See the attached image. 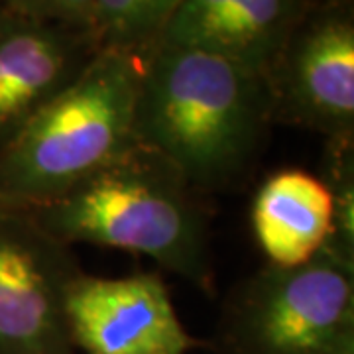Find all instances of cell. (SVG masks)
I'll use <instances>...</instances> for the list:
<instances>
[{
	"mask_svg": "<svg viewBox=\"0 0 354 354\" xmlns=\"http://www.w3.org/2000/svg\"><path fill=\"white\" fill-rule=\"evenodd\" d=\"M272 122L268 81L252 69L167 44L142 55L134 136L174 165L191 189L234 183Z\"/></svg>",
	"mask_w": 354,
	"mask_h": 354,
	"instance_id": "cell-1",
	"label": "cell"
},
{
	"mask_svg": "<svg viewBox=\"0 0 354 354\" xmlns=\"http://www.w3.org/2000/svg\"><path fill=\"white\" fill-rule=\"evenodd\" d=\"M174 165L134 144L59 199L28 211L67 246L146 256L197 288L213 286L209 225Z\"/></svg>",
	"mask_w": 354,
	"mask_h": 354,
	"instance_id": "cell-2",
	"label": "cell"
},
{
	"mask_svg": "<svg viewBox=\"0 0 354 354\" xmlns=\"http://www.w3.org/2000/svg\"><path fill=\"white\" fill-rule=\"evenodd\" d=\"M142 55L99 50L87 67L0 148V207L34 211L136 142Z\"/></svg>",
	"mask_w": 354,
	"mask_h": 354,
	"instance_id": "cell-3",
	"label": "cell"
},
{
	"mask_svg": "<svg viewBox=\"0 0 354 354\" xmlns=\"http://www.w3.org/2000/svg\"><path fill=\"white\" fill-rule=\"evenodd\" d=\"M221 354H354V264L323 248L239 283L216 327Z\"/></svg>",
	"mask_w": 354,
	"mask_h": 354,
	"instance_id": "cell-4",
	"label": "cell"
},
{
	"mask_svg": "<svg viewBox=\"0 0 354 354\" xmlns=\"http://www.w3.org/2000/svg\"><path fill=\"white\" fill-rule=\"evenodd\" d=\"M274 122L354 140V18L348 0H317L266 75Z\"/></svg>",
	"mask_w": 354,
	"mask_h": 354,
	"instance_id": "cell-5",
	"label": "cell"
},
{
	"mask_svg": "<svg viewBox=\"0 0 354 354\" xmlns=\"http://www.w3.org/2000/svg\"><path fill=\"white\" fill-rule=\"evenodd\" d=\"M81 266L22 209L0 207V354H75L65 295Z\"/></svg>",
	"mask_w": 354,
	"mask_h": 354,
	"instance_id": "cell-6",
	"label": "cell"
},
{
	"mask_svg": "<svg viewBox=\"0 0 354 354\" xmlns=\"http://www.w3.org/2000/svg\"><path fill=\"white\" fill-rule=\"evenodd\" d=\"M65 323L83 354H189L201 344L153 272L122 278L79 272L65 295Z\"/></svg>",
	"mask_w": 354,
	"mask_h": 354,
	"instance_id": "cell-7",
	"label": "cell"
},
{
	"mask_svg": "<svg viewBox=\"0 0 354 354\" xmlns=\"http://www.w3.org/2000/svg\"><path fill=\"white\" fill-rule=\"evenodd\" d=\"M101 50L93 32L32 20L0 4V148Z\"/></svg>",
	"mask_w": 354,
	"mask_h": 354,
	"instance_id": "cell-8",
	"label": "cell"
},
{
	"mask_svg": "<svg viewBox=\"0 0 354 354\" xmlns=\"http://www.w3.org/2000/svg\"><path fill=\"white\" fill-rule=\"evenodd\" d=\"M317 0H179L158 44L225 57L268 75Z\"/></svg>",
	"mask_w": 354,
	"mask_h": 354,
	"instance_id": "cell-9",
	"label": "cell"
},
{
	"mask_svg": "<svg viewBox=\"0 0 354 354\" xmlns=\"http://www.w3.org/2000/svg\"><path fill=\"white\" fill-rule=\"evenodd\" d=\"M250 218L268 264H305L329 241L333 197L319 176L305 169H279L256 191Z\"/></svg>",
	"mask_w": 354,
	"mask_h": 354,
	"instance_id": "cell-10",
	"label": "cell"
},
{
	"mask_svg": "<svg viewBox=\"0 0 354 354\" xmlns=\"http://www.w3.org/2000/svg\"><path fill=\"white\" fill-rule=\"evenodd\" d=\"M179 0H97L93 36L101 50L146 55L164 34Z\"/></svg>",
	"mask_w": 354,
	"mask_h": 354,
	"instance_id": "cell-11",
	"label": "cell"
},
{
	"mask_svg": "<svg viewBox=\"0 0 354 354\" xmlns=\"http://www.w3.org/2000/svg\"><path fill=\"white\" fill-rule=\"evenodd\" d=\"M321 179L333 197V227L325 248L354 264V140L327 142Z\"/></svg>",
	"mask_w": 354,
	"mask_h": 354,
	"instance_id": "cell-12",
	"label": "cell"
},
{
	"mask_svg": "<svg viewBox=\"0 0 354 354\" xmlns=\"http://www.w3.org/2000/svg\"><path fill=\"white\" fill-rule=\"evenodd\" d=\"M6 8L32 20L93 32L97 0H2Z\"/></svg>",
	"mask_w": 354,
	"mask_h": 354,
	"instance_id": "cell-13",
	"label": "cell"
},
{
	"mask_svg": "<svg viewBox=\"0 0 354 354\" xmlns=\"http://www.w3.org/2000/svg\"><path fill=\"white\" fill-rule=\"evenodd\" d=\"M0 4H2V0H0Z\"/></svg>",
	"mask_w": 354,
	"mask_h": 354,
	"instance_id": "cell-14",
	"label": "cell"
}]
</instances>
